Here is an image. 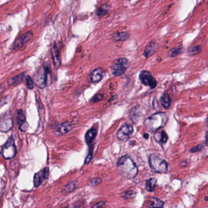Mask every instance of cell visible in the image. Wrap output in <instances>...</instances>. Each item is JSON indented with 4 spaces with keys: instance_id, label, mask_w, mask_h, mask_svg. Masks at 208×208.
Wrapping results in <instances>:
<instances>
[{
    "instance_id": "obj_1",
    "label": "cell",
    "mask_w": 208,
    "mask_h": 208,
    "mask_svg": "<svg viewBox=\"0 0 208 208\" xmlns=\"http://www.w3.org/2000/svg\"><path fill=\"white\" fill-rule=\"evenodd\" d=\"M117 168L119 174L127 179L135 178L138 172L136 164L129 155H125L119 158Z\"/></svg>"
},
{
    "instance_id": "obj_2",
    "label": "cell",
    "mask_w": 208,
    "mask_h": 208,
    "mask_svg": "<svg viewBox=\"0 0 208 208\" xmlns=\"http://www.w3.org/2000/svg\"><path fill=\"white\" fill-rule=\"evenodd\" d=\"M168 120V116L164 112H158L153 114L144 121V126L150 132L156 131L163 128Z\"/></svg>"
},
{
    "instance_id": "obj_3",
    "label": "cell",
    "mask_w": 208,
    "mask_h": 208,
    "mask_svg": "<svg viewBox=\"0 0 208 208\" xmlns=\"http://www.w3.org/2000/svg\"><path fill=\"white\" fill-rule=\"evenodd\" d=\"M150 167L156 173H165L168 171V163L163 159L155 155L151 154L149 156Z\"/></svg>"
},
{
    "instance_id": "obj_4",
    "label": "cell",
    "mask_w": 208,
    "mask_h": 208,
    "mask_svg": "<svg viewBox=\"0 0 208 208\" xmlns=\"http://www.w3.org/2000/svg\"><path fill=\"white\" fill-rule=\"evenodd\" d=\"M51 73L49 65H46L44 69H39L34 74V83L40 88H45L47 83L48 75Z\"/></svg>"
},
{
    "instance_id": "obj_5",
    "label": "cell",
    "mask_w": 208,
    "mask_h": 208,
    "mask_svg": "<svg viewBox=\"0 0 208 208\" xmlns=\"http://www.w3.org/2000/svg\"><path fill=\"white\" fill-rule=\"evenodd\" d=\"M129 66V62L126 58H120L114 61L111 67V73L115 76H119L125 73Z\"/></svg>"
},
{
    "instance_id": "obj_6",
    "label": "cell",
    "mask_w": 208,
    "mask_h": 208,
    "mask_svg": "<svg viewBox=\"0 0 208 208\" xmlns=\"http://www.w3.org/2000/svg\"><path fill=\"white\" fill-rule=\"evenodd\" d=\"M16 153L15 140L12 137H10L2 148V154L5 159H11L15 157Z\"/></svg>"
},
{
    "instance_id": "obj_7",
    "label": "cell",
    "mask_w": 208,
    "mask_h": 208,
    "mask_svg": "<svg viewBox=\"0 0 208 208\" xmlns=\"http://www.w3.org/2000/svg\"><path fill=\"white\" fill-rule=\"evenodd\" d=\"M14 125V121L10 111H7L0 116V131L6 133L10 131Z\"/></svg>"
},
{
    "instance_id": "obj_8",
    "label": "cell",
    "mask_w": 208,
    "mask_h": 208,
    "mask_svg": "<svg viewBox=\"0 0 208 208\" xmlns=\"http://www.w3.org/2000/svg\"><path fill=\"white\" fill-rule=\"evenodd\" d=\"M139 79L144 85L149 86L151 89H154L157 85L156 79L148 71H142L139 74Z\"/></svg>"
},
{
    "instance_id": "obj_9",
    "label": "cell",
    "mask_w": 208,
    "mask_h": 208,
    "mask_svg": "<svg viewBox=\"0 0 208 208\" xmlns=\"http://www.w3.org/2000/svg\"><path fill=\"white\" fill-rule=\"evenodd\" d=\"M33 35L34 34L32 31H29L18 37L13 44L12 46L13 50H20L23 45L29 41L33 37Z\"/></svg>"
},
{
    "instance_id": "obj_10",
    "label": "cell",
    "mask_w": 208,
    "mask_h": 208,
    "mask_svg": "<svg viewBox=\"0 0 208 208\" xmlns=\"http://www.w3.org/2000/svg\"><path fill=\"white\" fill-rule=\"evenodd\" d=\"M133 132V127L130 125H122L117 133V137L120 141H127Z\"/></svg>"
},
{
    "instance_id": "obj_11",
    "label": "cell",
    "mask_w": 208,
    "mask_h": 208,
    "mask_svg": "<svg viewBox=\"0 0 208 208\" xmlns=\"http://www.w3.org/2000/svg\"><path fill=\"white\" fill-rule=\"evenodd\" d=\"M49 170L47 167H45L40 172L36 173L34 177V184L35 187H39L43 181L48 178Z\"/></svg>"
},
{
    "instance_id": "obj_12",
    "label": "cell",
    "mask_w": 208,
    "mask_h": 208,
    "mask_svg": "<svg viewBox=\"0 0 208 208\" xmlns=\"http://www.w3.org/2000/svg\"><path fill=\"white\" fill-rule=\"evenodd\" d=\"M17 121L20 130L21 131H26L29 127V124L26 120V116L22 109H19L17 112Z\"/></svg>"
},
{
    "instance_id": "obj_13",
    "label": "cell",
    "mask_w": 208,
    "mask_h": 208,
    "mask_svg": "<svg viewBox=\"0 0 208 208\" xmlns=\"http://www.w3.org/2000/svg\"><path fill=\"white\" fill-rule=\"evenodd\" d=\"M105 72L101 68H97L90 74V80L92 83L100 82L104 78Z\"/></svg>"
},
{
    "instance_id": "obj_14",
    "label": "cell",
    "mask_w": 208,
    "mask_h": 208,
    "mask_svg": "<svg viewBox=\"0 0 208 208\" xmlns=\"http://www.w3.org/2000/svg\"><path fill=\"white\" fill-rule=\"evenodd\" d=\"M158 48V45L157 44V43L155 41H152L146 46L144 52V55L146 58H148L152 55H153L156 52Z\"/></svg>"
},
{
    "instance_id": "obj_15",
    "label": "cell",
    "mask_w": 208,
    "mask_h": 208,
    "mask_svg": "<svg viewBox=\"0 0 208 208\" xmlns=\"http://www.w3.org/2000/svg\"><path fill=\"white\" fill-rule=\"evenodd\" d=\"M73 128V125L70 121H65L60 124L57 129V133L59 135H64L71 131Z\"/></svg>"
},
{
    "instance_id": "obj_16",
    "label": "cell",
    "mask_w": 208,
    "mask_h": 208,
    "mask_svg": "<svg viewBox=\"0 0 208 208\" xmlns=\"http://www.w3.org/2000/svg\"><path fill=\"white\" fill-rule=\"evenodd\" d=\"M142 117V111L139 106H136L132 109L130 114V117L133 123H137Z\"/></svg>"
},
{
    "instance_id": "obj_17",
    "label": "cell",
    "mask_w": 208,
    "mask_h": 208,
    "mask_svg": "<svg viewBox=\"0 0 208 208\" xmlns=\"http://www.w3.org/2000/svg\"><path fill=\"white\" fill-rule=\"evenodd\" d=\"M52 60L53 63L55 66V67L57 68L59 67L61 63L60 60V52L59 48L56 45H54L52 49Z\"/></svg>"
},
{
    "instance_id": "obj_18",
    "label": "cell",
    "mask_w": 208,
    "mask_h": 208,
    "mask_svg": "<svg viewBox=\"0 0 208 208\" xmlns=\"http://www.w3.org/2000/svg\"><path fill=\"white\" fill-rule=\"evenodd\" d=\"M154 138L155 140L158 143L161 144H164L167 141L168 135L164 130H161V131H157L155 133Z\"/></svg>"
},
{
    "instance_id": "obj_19",
    "label": "cell",
    "mask_w": 208,
    "mask_h": 208,
    "mask_svg": "<svg viewBox=\"0 0 208 208\" xmlns=\"http://www.w3.org/2000/svg\"><path fill=\"white\" fill-rule=\"evenodd\" d=\"M25 78V73H21L17 74L13 78L9 79L8 84L9 86H15L22 83Z\"/></svg>"
},
{
    "instance_id": "obj_20",
    "label": "cell",
    "mask_w": 208,
    "mask_h": 208,
    "mask_svg": "<svg viewBox=\"0 0 208 208\" xmlns=\"http://www.w3.org/2000/svg\"><path fill=\"white\" fill-rule=\"evenodd\" d=\"M97 135V130L95 128H91L85 134V141L88 145H90Z\"/></svg>"
},
{
    "instance_id": "obj_21",
    "label": "cell",
    "mask_w": 208,
    "mask_h": 208,
    "mask_svg": "<svg viewBox=\"0 0 208 208\" xmlns=\"http://www.w3.org/2000/svg\"><path fill=\"white\" fill-rule=\"evenodd\" d=\"M130 37V35L128 32H116L113 35V39L115 41L120 42V41H125L129 39Z\"/></svg>"
},
{
    "instance_id": "obj_22",
    "label": "cell",
    "mask_w": 208,
    "mask_h": 208,
    "mask_svg": "<svg viewBox=\"0 0 208 208\" xmlns=\"http://www.w3.org/2000/svg\"><path fill=\"white\" fill-rule=\"evenodd\" d=\"M160 103L161 106L163 107L164 108H169L170 106L171 103V100L170 98V96L169 94L164 93L163 95L161 96V99H160Z\"/></svg>"
},
{
    "instance_id": "obj_23",
    "label": "cell",
    "mask_w": 208,
    "mask_h": 208,
    "mask_svg": "<svg viewBox=\"0 0 208 208\" xmlns=\"http://www.w3.org/2000/svg\"><path fill=\"white\" fill-rule=\"evenodd\" d=\"M183 51H184L183 47L182 46H179L178 47L173 48L171 50H170L168 53V54L170 57L174 58L181 54V53H183Z\"/></svg>"
},
{
    "instance_id": "obj_24",
    "label": "cell",
    "mask_w": 208,
    "mask_h": 208,
    "mask_svg": "<svg viewBox=\"0 0 208 208\" xmlns=\"http://www.w3.org/2000/svg\"><path fill=\"white\" fill-rule=\"evenodd\" d=\"M156 183V179L155 178L149 179L146 182V189L149 192H153L155 190Z\"/></svg>"
},
{
    "instance_id": "obj_25",
    "label": "cell",
    "mask_w": 208,
    "mask_h": 208,
    "mask_svg": "<svg viewBox=\"0 0 208 208\" xmlns=\"http://www.w3.org/2000/svg\"><path fill=\"white\" fill-rule=\"evenodd\" d=\"M202 51L201 45H198L189 48L188 50V53L190 56H194L200 54Z\"/></svg>"
},
{
    "instance_id": "obj_26",
    "label": "cell",
    "mask_w": 208,
    "mask_h": 208,
    "mask_svg": "<svg viewBox=\"0 0 208 208\" xmlns=\"http://www.w3.org/2000/svg\"><path fill=\"white\" fill-rule=\"evenodd\" d=\"M109 12V6L107 4H103L98 9L97 11V14L101 17H103L104 15L107 14Z\"/></svg>"
},
{
    "instance_id": "obj_27",
    "label": "cell",
    "mask_w": 208,
    "mask_h": 208,
    "mask_svg": "<svg viewBox=\"0 0 208 208\" xmlns=\"http://www.w3.org/2000/svg\"><path fill=\"white\" fill-rule=\"evenodd\" d=\"M151 203L150 207H156V208H163L164 206V203L158 198H152Z\"/></svg>"
},
{
    "instance_id": "obj_28",
    "label": "cell",
    "mask_w": 208,
    "mask_h": 208,
    "mask_svg": "<svg viewBox=\"0 0 208 208\" xmlns=\"http://www.w3.org/2000/svg\"><path fill=\"white\" fill-rule=\"evenodd\" d=\"M76 186H77V184H76L75 181L71 182L70 183H69V184H68L67 185L65 186V187L64 188V191L66 193L71 192L73 191H75V188H76Z\"/></svg>"
},
{
    "instance_id": "obj_29",
    "label": "cell",
    "mask_w": 208,
    "mask_h": 208,
    "mask_svg": "<svg viewBox=\"0 0 208 208\" xmlns=\"http://www.w3.org/2000/svg\"><path fill=\"white\" fill-rule=\"evenodd\" d=\"M136 195V192L133 191H128L127 192H125L122 193V197L124 199H130V198H133Z\"/></svg>"
},
{
    "instance_id": "obj_30",
    "label": "cell",
    "mask_w": 208,
    "mask_h": 208,
    "mask_svg": "<svg viewBox=\"0 0 208 208\" xmlns=\"http://www.w3.org/2000/svg\"><path fill=\"white\" fill-rule=\"evenodd\" d=\"M34 81L29 76H28L26 78V86L28 89H34Z\"/></svg>"
},
{
    "instance_id": "obj_31",
    "label": "cell",
    "mask_w": 208,
    "mask_h": 208,
    "mask_svg": "<svg viewBox=\"0 0 208 208\" xmlns=\"http://www.w3.org/2000/svg\"><path fill=\"white\" fill-rule=\"evenodd\" d=\"M102 182V179L100 178H92L89 181V184L92 186H96L100 184Z\"/></svg>"
},
{
    "instance_id": "obj_32",
    "label": "cell",
    "mask_w": 208,
    "mask_h": 208,
    "mask_svg": "<svg viewBox=\"0 0 208 208\" xmlns=\"http://www.w3.org/2000/svg\"><path fill=\"white\" fill-rule=\"evenodd\" d=\"M93 147H91L87 157L86 158V159H85V164H88V163H89L93 159Z\"/></svg>"
},
{
    "instance_id": "obj_33",
    "label": "cell",
    "mask_w": 208,
    "mask_h": 208,
    "mask_svg": "<svg viewBox=\"0 0 208 208\" xmlns=\"http://www.w3.org/2000/svg\"><path fill=\"white\" fill-rule=\"evenodd\" d=\"M203 149V146L202 145H196V146L193 147L192 149H191L190 151L191 153H196V152L201 151Z\"/></svg>"
},
{
    "instance_id": "obj_34",
    "label": "cell",
    "mask_w": 208,
    "mask_h": 208,
    "mask_svg": "<svg viewBox=\"0 0 208 208\" xmlns=\"http://www.w3.org/2000/svg\"><path fill=\"white\" fill-rule=\"evenodd\" d=\"M103 98H104L103 95H101V94H99V95H97L94 96V97L93 98L92 101H93V102H99V101L103 100Z\"/></svg>"
},
{
    "instance_id": "obj_35",
    "label": "cell",
    "mask_w": 208,
    "mask_h": 208,
    "mask_svg": "<svg viewBox=\"0 0 208 208\" xmlns=\"http://www.w3.org/2000/svg\"><path fill=\"white\" fill-rule=\"evenodd\" d=\"M105 206V203L104 201H101L96 203V205L93 206V208H99V207H104Z\"/></svg>"
},
{
    "instance_id": "obj_36",
    "label": "cell",
    "mask_w": 208,
    "mask_h": 208,
    "mask_svg": "<svg viewBox=\"0 0 208 208\" xmlns=\"http://www.w3.org/2000/svg\"><path fill=\"white\" fill-rule=\"evenodd\" d=\"M6 98H3L0 99V106H1L2 105V104H1V103H4V104H6V102H5V101H6Z\"/></svg>"
},
{
    "instance_id": "obj_37",
    "label": "cell",
    "mask_w": 208,
    "mask_h": 208,
    "mask_svg": "<svg viewBox=\"0 0 208 208\" xmlns=\"http://www.w3.org/2000/svg\"><path fill=\"white\" fill-rule=\"evenodd\" d=\"M187 164H188V163H187L186 161H182V162H181V163H179L180 166H181L182 167H186V166L187 165Z\"/></svg>"
},
{
    "instance_id": "obj_38",
    "label": "cell",
    "mask_w": 208,
    "mask_h": 208,
    "mask_svg": "<svg viewBox=\"0 0 208 208\" xmlns=\"http://www.w3.org/2000/svg\"><path fill=\"white\" fill-rule=\"evenodd\" d=\"M4 85H2V84L0 85V93H2V92L4 91Z\"/></svg>"
},
{
    "instance_id": "obj_39",
    "label": "cell",
    "mask_w": 208,
    "mask_h": 208,
    "mask_svg": "<svg viewBox=\"0 0 208 208\" xmlns=\"http://www.w3.org/2000/svg\"><path fill=\"white\" fill-rule=\"evenodd\" d=\"M144 137H145L146 139H147V138L149 137V135H147V134H145V135H144Z\"/></svg>"
},
{
    "instance_id": "obj_40",
    "label": "cell",
    "mask_w": 208,
    "mask_h": 208,
    "mask_svg": "<svg viewBox=\"0 0 208 208\" xmlns=\"http://www.w3.org/2000/svg\"><path fill=\"white\" fill-rule=\"evenodd\" d=\"M207 140H206V144H207V145L208 146V136H207V139H206Z\"/></svg>"
}]
</instances>
